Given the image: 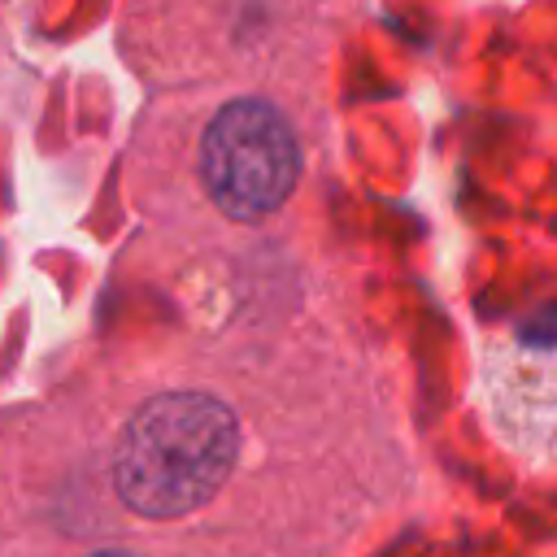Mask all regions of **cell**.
<instances>
[{
  "instance_id": "cell-1",
  "label": "cell",
  "mask_w": 557,
  "mask_h": 557,
  "mask_svg": "<svg viewBox=\"0 0 557 557\" xmlns=\"http://www.w3.org/2000/svg\"><path fill=\"white\" fill-rule=\"evenodd\" d=\"M239 453L235 413L205 392L148 400L122 431L113 457L117 496L144 518H178L205 505Z\"/></svg>"
},
{
  "instance_id": "cell-2",
  "label": "cell",
  "mask_w": 557,
  "mask_h": 557,
  "mask_svg": "<svg viewBox=\"0 0 557 557\" xmlns=\"http://www.w3.org/2000/svg\"><path fill=\"white\" fill-rule=\"evenodd\" d=\"M474 396L518 461L557 470V309L483 339Z\"/></svg>"
},
{
  "instance_id": "cell-4",
  "label": "cell",
  "mask_w": 557,
  "mask_h": 557,
  "mask_svg": "<svg viewBox=\"0 0 557 557\" xmlns=\"http://www.w3.org/2000/svg\"><path fill=\"white\" fill-rule=\"evenodd\" d=\"M96 557H126V553H96Z\"/></svg>"
},
{
  "instance_id": "cell-3",
  "label": "cell",
  "mask_w": 557,
  "mask_h": 557,
  "mask_svg": "<svg viewBox=\"0 0 557 557\" xmlns=\"http://www.w3.org/2000/svg\"><path fill=\"white\" fill-rule=\"evenodd\" d=\"M200 174L222 213H274L300 174V148L287 117L265 100H231L200 139Z\"/></svg>"
}]
</instances>
